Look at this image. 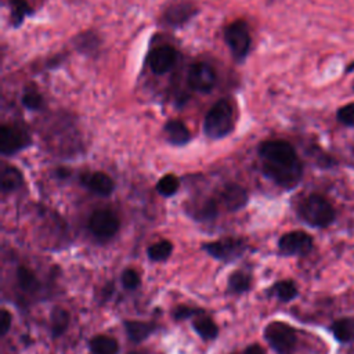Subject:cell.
Here are the masks:
<instances>
[{"mask_svg": "<svg viewBox=\"0 0 354 354\" xmlns=\"http://www.w3.org/2000/svg\"><path fill=\"white\" fill-rule=\"evenodd\" d=\"M119 225L120 223L118 216L108 209L95 210L88 220V228L91 234L101 241L112 238L118 232Z\"/></svg>", "mask_w": 354, "mask_h": 354, "instance_id": "7", "label": "cell"}, {"mask_svg": "<svg viewBox=\"0 0 354 354\" xmlns=\"http://www.w3.org/2000/svg\"><path fill=\"white\" fill-rule=\"evenodd\" d=\"M272 293L282 301H289L296 297L297 295V288L293 281L286 279V281H279L272 286Z\"/></svg>", "mask_w": 354, "mask_h": 354, "instance_id": "23", "label": "cell"}, {"mask_svg": "<svg viewBox=\"0 0 354 354\" xmlns=\"http://www.w3.org/2000/svg\"><path fill=\"white\" fill-rule=\"evenodd\" d=\"M196 12V8L189 3H176L167 7L163 19L169 26H181Z\"/></svg>", "mask_w": 354, "mask_h": 354, "instance_id": "13", "label": "cell"}, {"mask_svg": "<svg viewBox=\"0 0 354 354\" xmlns=\"http://www.w3.org/2000/svg\"><path fill=\"white\" fill-rule=\"evenodd\" d=\"M41 102H43V98L39 93L33 91V90H29L26 91L24 95H22V104L28 108V109H39L41 106Z\"/></svg>", "mask_w": 354, "mask_h": 354, "instance_id": "30", "label": "cell"}, {"mask_svg": "<svg viewBox=\"0 0 354 354\" xmlns=\"http://www.w3.org/2000/svg\"><path fill=\"white\" fill-rule=\"evenodd\" d=\"M336 118L340 123L348 127H354V102L346 104L337 109Z\"/></svg>", "mask_w": 354, "mask_h": 354, "instance_id": "29", "label": "cell"}, {"mask_svg": "<svg viewBox=\"0 0 354 354\" xmlns=\"http://www.w3.org/2000/svg\"><path fill=\"white\" fill-rule=\"evenodd\" d=\"M264 337L278 354H290L296 346V330L281 321L270 322L264 329Z\"/></svg>", "mask_w": 354, "mask_h": 354, "instance_id": "4", "label": "cell"}, {"mask_svg": "<svg viewBox=\"0 0 354 354\" xmlns=\"http://www.w3.org/2000/svg\"><path fill=\"white\" fill-rule=\"evenodd\" d=\"M165 133H166L167 141L177 147L185 145L191 140V134H189L187 126L180 120L167 122L165 124Z\"/></svg>", "mask_w": 354, "mask_h": 354, "instance_id": "15", "label": "cell"}, {"mask_svg": "<svg viewBox=\"0 0 354 354\" xmlns=\"http://www.w3.org/2000/svg\"><path fill=\"white\" fill-rule=\"evenodd\" d=\"M330 329L333 332V336L342 343L354 340V319L353 318H340L332 324Z\"/></svg>", "mask_w": 354, "mask_h": 354, "instance_id": "19", "label": "cell"}, {"mask_svg": "<svg viewBox=\"0 0 354 354\" xmlns=\"http://www.w3.org/2000/svg\"><path fill=\"white\" fill-rule=\"evenodd\" d=\"M176 59H177V53L171 46H160L151 53L148 58V64L151 71L155 75H163L173 68V65L176 64Z\"/></svg>", "mask_w": 354, "mask_h": 354, "instance_id": "11", "label": "cell"}, {"mask_svg": "<svg viewBox=\"0 0 354 354\" xmlns=\"http://www.w3.org/2000/svg\"><path fill=\"white\" fill-rule=\"evenodd\" d=\"M122 283L126 289H136L140 285V277L136 270L127 268L122 272Z\"/></svg>", "mask_w": 354, "mask_h": 354, "instance_id": "31", "label": "cell"}, {"mask_svg": "<svg viewBox=\"0 0 354 354\" xmlns=\"http://www.w3.org/2000/svg\"><path fill=\"white\" fill-rule=\"evenodd\" d=\"M224 39L236 62H242L250 48V35L245 21L238 19L230 24L224 30Z\"/></svg>", "mask_w": 354, "mask_h": 354, "instance_id": "5", "label": "cell"}, {"mask_svg": "<svg viewBox=\"0 0 354 354\" xmlns=\"http://www.w3.org/2000/svg\"><path fill=\"white\" fill-rule=\"evenodd\" d=\"M216 73L214 69L206 62L194 64L188 71V84L195 91L207 93L214 87Z\"/></svg>", "mask_w": 354, "mask_h": 354, "instance_id": "10", "label": "cell"}, {"mask_svg": "<svg viewBox=\"0 0 354 354\" xmlns=\"http://www.w3.org/2000/svg\"><path fill=\"white\" fill-rule=\"evenodd\" d=\"M171 252H173V245L170 241H166V239L159 241L148 248V256L151 260H155V261H162L169 259Z\"/></svg>", "mask_w": 354, "mask_h": 354, "instance_id": "24", "label": "cell"}, {"mask_svg": "<svg viewBox=\"0 0 354 354\" xmlns=\"http://www.w3.org/2000/svg\"><path fill=\"white\" fill-rule=\"evenodd\" d=\"M69 326V313L62 307H54L51 311V332L54 337L61 336Z\"/></svg>", "mask_w": 354, "mask_h": 354, "instance_id": "20", "label": "cell"}, {"mask_svg": "<svg viewBox=\"0 0 354 354\" xmlns=\"http://www.w3.org/2000/svg\"><path fill=\"white\" fill-rule=\"evenodd\" d=\"M88 346L93 354H118L119 351L118 342L113 337L105 335H98L93 337L88 342Z\"/></svg>", "mask_w": 354, "mask_h": 354, "instance_id": "16", "label": "cell"}, {"mask_svg": "<svg viewBox=\"0 0 354 354\" xmlns=\"http://www.w3.org/2000/svg\"><path fill=\"white\" fill-rule=\"evenodd\" d=\"M221 202L228 210H239L248 202V194L243 187L238 184H227L221 189Z\"/></svg>", "mask_w": 354, "mask_h": 354, "instance_id": "14", "label": "cell"}, {"mask_svg": "<svg viewBox=\"0 0 354 354\" xmlns=\"http://www.w3.org/2000/svg\"><path fill=\"white\" fill-rule=\"evenodd\" d=\"M22 185V174L17 167H6L1 173V191L10 192Z\"/></svg>", "mask_w": 354, "mask_h": 354, "instance_id": "21", "label": "cell"}, {"mask_svg": "<svg viewBox=\"0 0 354 354\" xmlns=\"http://www.w3.org/2000/svg\"><path fill=\"white\" fill-rule=\"evenodd\" d=\"M232 129V108L227 100H220L206 113L203 122V131L207 138L220 140L228 136Z\"/></svg>", "mask_w": 354, "mask_h": 354, "instance_id": "2", "label": "cell"}, {"mask_svg": "<svg viewBox=\"0 0 354 354\" xmlns=\"http://www.w3.org/2000/svg\"><path fill=\"white\" fill-rule=\"evenodd\" d=\"M245 248H246L245 242L238 238H223V239L203 245V249L212 257L224 260V261L239 257L243 253Z\"/></svg>", "mask_w": 354, "mask_h": 354, "instance_id": "8", "label": "cell"}, {"mask_svg": "<svg viewBox=\"0 0 354 354\" xmlns=\"http://www.w3.org/2000/svg\"><path fill=\"white\" fill-rule=\"evenodd\" d=\"M124 329L133 342H141L153 332V325L142 321H126Z\"/></svg>", "mask_w": 354, "mask_h": 354, "instance_id": "18", "label": "cell"}, {"mask_svg": "<svg viewBox=\"0 0 354 354\" xmlns=\"http://www.w3.org/2000/svg\"><path fill=\"white\" fill-rule=\"evenodd\" d=\"M10 326H11V314L6 308H3L0 313V333H1V336H4L8 332Z\"/></svg>", "mask_w": 354, "mask_h": 354, "instance_id": "33", "label": "cell"}, {"mask_svg": "<svg viewBox=\"0 0 354 354\" xmlns=\"http://www.w3.org/2000/svg\"><path fill=\"white\" fill-rule=\"evenodd\" d=\"M10 4L12 7L11 10V19H12V25L18 26L19 24H22L24 18L26 14H30L32 10L29 8L26 0H10Z\"/></svg>", "mask_w": 354, "mask_h": 354, "instance_id": "27", "label": "cell"}, {"mask_svg": "<svg viewBox=\"0 0 354 354\" xmlns=\"http://www.w3.org/2000/svg\"><path fill=\"white\" fill-rule=\"evenodd\" d=\"M82 184L90 189L91 192L101 195V196H108L113 192L115 189V183L113 180L102 173V171H95V173H84L82 177Z\"/></svg>", "mask_w": 354, "mask_h": 354, "instance_id": "12", "label": "cell"}, {"mask_svg": "<svg viewBox=\"0 0 354 354\" xmlns=\"http://www.w3.org/2000/svg\"><path fill=\"white\" fill-rule=\"evenodd\" d=\"M283 254H307L313 249V238L304 231H290L283 234L278 242Z\"/></svg>", "mask_w": 354, "mask_h": 354, "instance_id": "9", "label": "cell"}, {"mask_svg": "<svg viewBox=\"0 0 354 354\" xmlns=\"http://www.w3.org/2000/svg\"><path fill=\"white\" fill-rule=\"evenodd\" d=\"M192 326L194 329L196 330V333L202 337V339H206V340H210V339H214L218 333V328L217 325L213 322L212 318L206 317V315H196L192 321Z\"/></svg>", "mask_w": 354, "mask_h": 354, "instance_id": "17", "label": "cell"}, {"mask_svg": "<svg viewBox=\"0 0 354 354\" xmlns=\"http://www.w3.org/2000/svg\"><path fill=\"white\" fill-rule=\"evenodd\" d=\"M32 144L28 131L17 124H3L0 129V149L6 156L14 155Z\"/></svg>", "mask_w": 354, "mask_h": 354, "instance_id": "6", "label": "cell"}, {"mask_svg": "<svg viewBox=\"0 0 354 354\" xmlns=\"http://www.w3.org/2000/svg\"><path fill=\"white\" fill-rule=\"evenodd\" d=\"M243 354H264V350H263V347L259 346V344H252V346H249V347L245 350Z\"/></svg>", "mask_w": 354, "mask_h": 354, "instance_id": "34", "label": "cell"}, {"mask_svg": "<svg viewBox=\"0 0 354 354\" xmlns=\"http://www.w3.org/2000/svg\"><path fill=\"white\" fill-rule=\"evenodd\" d=\"M299 216L307 224L322 228L335 220V209L324 196L311 194L299 205Z\"/></svg>", "mask_w": 354, "mask_h": 354, "instance_id": "3", "label": "cell"}, {"mask_svg": "<svg viewBox=\"0 0 354 354\" xmlns=\"http://www.w3.org/2000/svg\"><path fill=\"white\" fill-rule=\"evenodd\" d=\"M178 188H180V181L174 174L163 176L156 184V191L162 196H171L177 192Z\"/></svg>", "mask_w": 354, "mask_h": 354, "instance_id": "26", "label": "cell"}, {"mask_svg": "<svg viewBox=\"0 0 354 354\" xmlns=\"http://www.w3.org/2000/svg\"><path fill=\"white\" fill-rule=\"evenodd\" d=\"M201 314H202L201 308H192V307H188V306H178L177 308H174L173 317H174V319L181 321V319H185V318H189V317H194V315H201Z\"/></svg>", "mask_w": 354, "mask_h": 354, "instance_id": "32", "label": "cell"}, {"mask_svg": "<svg viewBox=\"0 0 354 354\" xmlns=\"http://www.w3.org/2000/svg\"><path fill=\"white\" fill-rule=\"evenodd\" d=\"M250 277L243 271H235L228 278V288L235 293H243L250 288Z\"/></svg>", "mask_w": 354, "mask_h": 354, "instance_id": "25", "label": "cell"}, {"mask_svg": "<svg viewBox=\"0 0 354 354\" xmlns=\"http://www.w3.org/2000/svg\"><path fill=\"white\" fill-rule=\"evenodd\" d=\"M217 216V203L213 199H209L203 203H201V206H198L196 212H195V217L198 220H212Z\"/></svg>", "mask_w": 354, "mask_h": 354, "instance_id": "28", "label": "cell"}, {"mask_svg": "<svg viewBox=\"0 0 354 354\" xmlns=\"http://www.w3.org/2000/svg\"><path fill=\"white\" fill-rule=\"evenodd\" d=\"M261 169L267 178L282 188L296 187L303 176V165L295 148L283 140L264 141L259 147Z\"/></svg>", "mask_w": 354, "mask_h": 354, "instance_id": "1", "label": "cell"}, {"mask_svg": "<svg viewBox=\"0 0 354 354\" xmlns=\"http://www.w3.org/2000/svg\"><path fill=\"white\" fill-rule=\"evenodd\" d=\"M17 281L21 289L26 290V292H33L36 289H39V281L36 278V275L26 267L21 266L17 270Z\"/></svg>", "mask_w": 354, "mask_h": 354, "instance_id": "22", "label": "cell"}]
</instances>
